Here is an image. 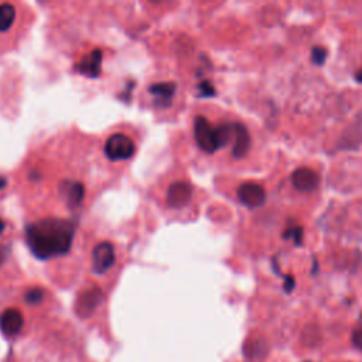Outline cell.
<instances>
[{"mask_svg": "<svg viewBox=\"0 0 362 362\" xmlns=\"http://www.w3.org/2000/svg\"><path fill=\"white\" fill-rule=\"evenodd\" d=\"M74 223L64 219H45L27 228V242L33 253L41 259L57 256L69 249Z\"/></svg>", "mask_w": 362, "mask_h": 362, "instance_id": "obj_1", "label": "cell"}, {"mask_svg": "<svg viewBox=\"0 0 362 362\" xmlns=\"http://www.w3.org/2000/svg\"><path fill=\"white\" fill-rule=\"evenodd\" d=\"M194 137L198 147L205 153H215L218 150L215 126L205 116H197L194 120Z\"/></svg>", "mask_w": 362, "mask_h": 362, "instance_id": "obj_2", "label": "cell"}, {"mask_svg": "<svg viewBox=\"0 0 362 362\" xmlns=\"http://www.w3.org/2000/svg\"><path fill=\"white\" fill-rule=\"evenodd\" d=\"M105 154L113 161L127 160L134 154V143L129 136L115 133L105 143Z\"/></svg>", "mask_w": 362, "mask_h": 362, "instance_id": "obj_3", "label": "cell"}, {"mask_svg": "<svg viewBox=\"0 0 362 362\" xmlns=\"http://www.w3.org/2000/svg\"><path fill=\"white\" fill-rule=\"evenodd\" d=\"M102 301H103V291L99 287L92 286L79 294L76 300L75 311L82 318L90 317L93 311L102 304Z\"/></svg>", "mask_w": 362, "mask_h": 362, "instance_id": "obj_4", "label": "cell"}, {"mask_svg": "<svg viewBox=\"0 0 362 362\" xmlns=\"http://www.w3.org/2000/svg\"><path fill=\"white\" fill-rule=\"evenodd\" d=\"M238 198L239 201L249 208H257L260 205L264 204L266 201V191L263 188V185L257 184V182H243L239 185L238 188Z\"/></svg>", "mask_w": 362, "mask_h": 362, "instance_id": "obj_5", "label": "cell"}, {"mask_svg": "<svg viewBox=\"0 0 362 362\" xmlns=\"http://www.w3.org/2000/svg\"><path fill=\"white\" fill-rule=\"evenodd\" d=\"M191 195L192 188L187 181H175L167 189L165 202L171 208H182L189 202Z\"/></svg>", "mask_w": 362, "mask_h": 362, "instance_id": "obj_6", "label": "cell"}, {"mask_svg": "<svg viewBox=\"0 0 362 362\" xmlns=\"http://www.w3.org/2000/svg\"><path fill=\"white\" fill-rule=\"evenodd\" d=\"M115 263V249L112 243L102 242L93 249L92 267L96 273H103Z\"/></svg>", "mask_w": 362, "mask_h": 362, "instance_id": "obj_7", "label": "cell"}, {"mask_svg": "<svg viewBox=\"0 0 362 362\" xmlns=\"http://www.w3.org/2000/svg\"><path fill=\"white\" fill-rule=\"evenodd\" d=\"M318 182H320L318 174L308 167H298L291 174V184L294 185L296 189L301 192H310L315 189Z\"/></svg>", "mask_w": 362, "mask_h": 362, "instance_id": "obj_8", "label": "cell"}, {"mask_svg": "<svg viewBox=\"0 0 362 362\" xmlns=\"http://www.w3.org/2000/svg\"><path fill=\"white\" fill-rule=\"evenodd\" d=\"M24 325V317L17 308H7L0 315V329L7 337L17 335Z\"/></svg>", "mask_w": 362, "mask_h": 362, "instance_id": "obj_9", "label": "cell"}, {"mask_svg": "<svg viewBox=\"0 0 362 362\" xmlns=\"http://www.w3.org/2000/svg\"><path fill=\"white\" fill-rule=\"evenodd\" d=\"M250 146V136L247 129L242 123H235V143L232 148V156L235 158H242L247 154Z\"/></svg>", "mask_w": 362, "mask_h": 362, "instance_id": "obj_10", "label": "cell"}, {"mask_svg": "<svg viewBox=\"0 0 362 362\" xmlns=\"http://www.w3.org/2000/svg\"><path fill=\"white\" fill-rule=\"evenodd\" d=\"M269 346L264 339L262 338H252L245 342L243 345V355L249 361H256L266 356Z\"/></svg>", "mask_w": 362, "mask_h": 362, "instance_id": "obj_11", "label": "cell"}, {"mask_svg": "<svg viewBox=\"0 0 362 362\" xmlns=\"http://www.w3.org/2000/svg\"><path fill=\"white\" fill-rule=\"evenodd\" d=\"M61 192L69 206H76L83 199L85 188L81 182H66L61 187Z\"/></svg>", "mask_w": 362, "mask_h": 362, "instance_id": "obj_12", "label": "cell"}, {"mask_svg": "<svg viewBox=\"0 0 362 362\" xmlns=\"http://www.w3.org/2000/svg\"><path fill=\"white\" fill-rule=\"evenodd\" d=\"M150 92L153 95L157 96V102H160L161 105L168 103L175 92V85L173 82H160V83H154L150 88Z\"/></svg>", "mask_w": 362, "mask_h": 362, "instance_id": "obj_13", "label": "cell"}, {"mask_svg": "<svg viewBox=\"0 0 362 362\" xmlns=\"http://www.w3.org/2000/svg\"><path fill=\"white\" fill-rule=\"evenodd\" d=\"M16 18V8L8 3L0 4V31H7Z\"/></svg>", "mask_w": 362, "mask_h": 362, "instance_id": "obj_14", "label": "cell"}, {"mask_svg": "<svg viewBox=\"0 0 362 362\" xmlns=\"http://www.w3.org/2000/svg\"><path fill=\"white\" fill-rule=\"evenodd\" d=\"M99 66H100V52L99 51H93L89 57H86L83 59L82 64V71L90 76L98 75L99 72Z\"/></svg>", "mask_w": 362, "mask_h": 362, "instance_id": "obj_15", "label": "cell"}, {"mask_svg": "<svg viewBox=\"0 0 362 362\" xmlns=\"http://www.w3.org/2000/svg\"><path fill=\"white\" fill-rule=\"evenodd\" d=\"M24 300L30 305H37L44 300V290L40 288V287H33V288L25 291Z\"/></svg>", "mask_w": 362, "mask_h": 362, "instance_id": "obj_16", "label": "cell"}, {"mask_svg": "<svg viewBox=\"0 0 362 362\" xmlns=\"http://www.w3.org/2000/svg\"><path fill=\"white\" fill-rule=\"evenodd\" d=\"M283 238L293 239L296 245H301L303 243V228L301 226H288L283 232Z\"/></svg>", "mask_w": 362, "mask_h": 362, "instance_id": "obj_17", "label": "cell"}, {"mask_svg": "<svg viewBox=\"0 0 362 362\" xmlns=\"http://www.w3.org/2000/svg\"><path fill=\"white\" fill-rule=\"evenodd\" d=\"M327 59V49L324 47H314L311 51V61L315 65H322Z\"/></svg>", "mask_w": 362, "mask_h": 362, "instance_id": "obj_18", "label": "cell"}, {"mask_svg": "<svg viewBox=\"0 0 362 362\" xmlns=\"http://www.w3.org/2000/svg\"><path fill=\"white\" fill-rule=\"evenodd\" d=\"M352 344L355 348L362 351V327H358L352 332Z\"/></svg>", "mask_w": 362, "mask_h": 362, "instance_id": "obj_19", "label": "cell"}, {"mask_svg": "<svg viewBox=\"0 0 362 362\" xmlns=\"http://www.w3.org/2000/svg\"><path fill=\"white\" fill-rule=\"evenodd\" d=\"M294 286H296V283H294V277H293V276H290V274L284 276V284H283L284 291H286V293H291V291H293V288H294Z\"/></svg>", "mask_w": 362, "mask_h": 362, "instance_id": "obj_20", "label": "cell"}, {"mask_svg": "<svg viewBox=\"0 0 362 362\" xmlns=\"http://www.w3.org/2000/svg\"><path fill=\"white\" fill-rule=\"evenodd\" d=\"M4 257H6V250L3 249V246H0V264L4 262Z\"/></svg>", "mask_w": 362, "mask_h": 362, "instance_id": "obj_21", "label": "cell"}, {"mask_svg": "<svg viewBox=\"0 0 362 362\" xmlns=\"http://www.w3.org/2000/svg\"><path fill=\"white\" fill-rule=\"evenodd\" d=\"M355 79H356L358 82H362V68L355 74Z\"/></svg>", "mask_w": 362, "mask_h": 362, "instance_id": "obj_22", "label": "cell"}, {"mask_svg": "<svg viewBox=\"0 0 362 362\" xmlns=\"http://www.w3.org/2000/svg\"><path fill=\"white\" fill-rule=\"evenodd\" d=\"M4 229V222L3 221H0V232Z\"/></svg>", "mask_w": 362, "mask_h": 362, "instance_id": "obj_23", "label": "cell"}]
</instances>
